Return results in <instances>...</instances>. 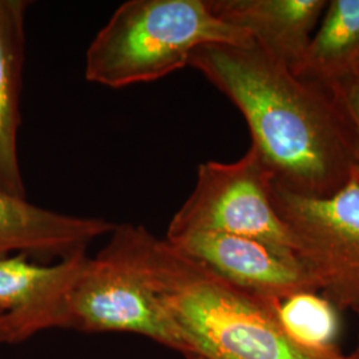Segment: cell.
<instances>
[{"mask_svg": "<svg viewBox=\"0 0 359 359\" xmlns=\"http://www.w3.org/2000/svg\"><path fill=\"white\" fill-rule=\"evenodd\" d=\"M189 67L238 108L252 147L287 192L330 197L358 172L354 136L333 93L295 76L256 43L203 46Z\"/></svg>", "mask_w": 359, "mask_h": 359, "instance_id": "1", "label": "cell"}, {"mask_svg": "<svg viewBox=\"0 0 359 359\" xmlns=\"http://www.w3.org/2000/svg\"><path fill=\"white\" fill-rule=\"evenodd\" d=\"M102 253L154 290L182 335L189 359H326L285 334L277 299L231 283L142 225H116Z\"/></svg>", "mask_w": 359, "mask_h": 359, "instance_id": "2", "label": "cell"}, {"mask_svg": "<svg viewBox=\"0 0 359 359\" xmlns=\"http://www.w3.org/2000/svg\"><path fill=\"white\" fill-rule=\"evenodd\" d=\"M253 43L249 32L212 13L208 0H129L92 40L84 75L118 90L179 71L203 46Z\"/></svg>", "mask_w": 359, "mask_h": 359, "instance_id": "3", "label": "cell"}, {"mask_svg": "<svg viewBox=\"0 0 359 359\" xmlns=\"http://www.w3.org/2000/svg\"><path fill=\"white\" fill-rule=\"evenodd\" d=\"M271 200L317 292L338 310L359 314V170L325 198L298 196L273 182Z\"/></svg>", "mask_w": 359, "mask_h": 359, "instance_id": "4", "label": "cell"}, {"mask_svg": "<svg viewBox=\"0 0 359 359\" xmlns=\"http://www.w3.org/2000/svg\"><path fill=\"white\" fill-rule=\"evenodd\" d=\"M273 182L252 145L237 161L200 164L192 193L170 219L165 238L212 231L253 238L293 253L290 233L273 205Z\"/></svg>", "mask_w": 359, "mask_h": 359, "instance_id": "5", "label": "cell"}, {"mask_svg": "<svg viewBox=\"0 0 359 359\" xmlns=\"http://www.w3.org/2000/svg\"><path fill=\"white\" fill-rule=\"evenodd\" d=\"M67 329L139 334L189 359L182 335L154 290L102 252L88 259L69 294Z\"/></svg>", "mask_w": 359, "mask_h": 359, "instance_id": "6", "label": "cell"}, {"mask_svg": "<svg viewBox=\"0 0 359 359\" xmlns=\"http://www.w3.org/2000/svg\"><path fill=\"white\" fill-rule=\"evenodd\" d=\"M27 255L0 257L3 342L18 344L50 329H67L68 301L90 257L86 252L44 265Z\"/></svg>", "mask_w": 359, "mask_h": 359, "instance_id": "7", "label": "cell"}, {"mask_svg": "<svg viewBox=\"0 0 359 359\" xmlns=\"http://www.w3.org/2000/svg\"><path fill=\"white\" fill-rule=\"evenodd\" d=\"M167 241L253 294L281 301L301 292H317L294 253L253 238L196 231Z\"/></svg>", "mask_w": 359, "mask_h": 359, "instance_id": "8", "label": "cell"}, {"mask_svg": "<svg viewBox=\"0 0 359 359\" xmlns=\"http://www.w3.org/2000/svg\"><path fill=\"white\" fill-rule=\"evenodd\" d=\"M105 218L80 217L34 205L0 191V257L65 258L115 231Z\"/></svg>", "mask_w": 359, "mask_h": 359, "instance_id": "9", "label": "cell"}, {"mask_svg": "<svg viewBox=\"0 0 359 359\" xmlns=\"http://www.w3.org/2000/svg\"><path fill=\"white\" fill-rule=\"evenodd\" d=\"M326 0H208L212 13L252 35L258 47L293 69L306 50Z\"/></svg>", "mask_w": 359, "mask_h": 359, "instance_id": "10", "label": "cell"}, {"mask_svg": "<svg viewBox=\"0 0 359 359\" xmlns=\"http://www.w3.org/2000/svg\"><path fill=\"white\" fill-rule=\"evenodd\" d=\"M29 4L26 0H0V191L19 198H27L18 136Z\"/></svg>", "mask_w": 359, "mask_h": 359, "instance_id": "11", "label": "cell"}, {"mask_svg": "<svg viewBox=\"0 0 359 359\" xmlns=\"http://www.w3.org/2000/svg\"><path fill=\"white\" fill-rule=\"evenodd\" d=\"M358 68L359 0H332L321 26L292 71L295 76L329 88Z\"/></svg>", "mask_w": 359, "mask_h": 359, "instance_id": "12", "label": "cell"}, {"mask_svg": "<svg viewBox=\"0 0 359 359\" xmlns=\"http://www.w3.org/2000/svg\"><path fill=\"white\" fill-rule=\"evenodd\" d=\"M276 314L285 334L295 345L321 358L337 351L338 309L318 292H301L277 302Z\"/></svg>", "mask_w": 359, "mask_h": 359, "instance_id": "13", "label": "cell"}, {"mask_svg": "<svg viewBox=\"0 0 359 359\" xmlns=\"http://www.w3.org/2000/svg\"><path fill=\"white\" fill-rule=\"evenodd\" d=\"M327 90L333 93L335 100L345 112L347 121L354 136L355 154L359 170V71L342 79Z\"/></svg>", "mask_w": 359, "mask_h": 359, "instance_id": "14", "label": "cell"}, {"mask_svg": "<svg viewBox=\"0 0 359 359\" xmlns=\"http://www.w3.org/2000/svg\"><path fill=\"white\" fill-rule=\"evenodd\" d=\"M348 359H359V334H358V344H357V346H355V350L350 354V355H346Z\"/></svg>", "mask_w": 359, "mask_h": 359, "instance_id": "15", "label": "cell"}, {"mask_svg": "<svg viewBox=\"0 0 359 359\" xmlns=\"http://www.w3.org/2000/svg\"><path fill=\"white\" fill-rule=\"evenodd\" d=\"M332 359H348L347 358L346 355H342L339 351L337 353V354H334L333 357H332Z\"/></svg>", "mask_w": 359, "mask_h": 359, "instance_id": "16", "label": "cell"}, {"mask_svg": "<svg viewBox=\"0 0 359 359\" xmlns=\"http://www.w3.org/2000/svg\"><path fill=\"white\" fill-rule=\"evenodd\" d=\"M0 342H3V320H1V314H0Z\"/></svg>", "mask_w": 359, "mask_h": 359, "instance_id": "17", "label": "cell"}, {"mask_svg": "<svg viewBox=\"0 0 359 359\" xmlns=\"http://www.w3.org/2000/svg\"><path fill=\"white\" fill-rule=\"evenodd\" d=\"M358 69H359V68H358Z\"/></svg>", "mask_w": 359, "mask_h": 359, "instance_id": "18", "label": "cell"}]
</instances>
